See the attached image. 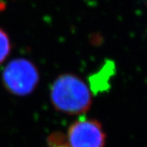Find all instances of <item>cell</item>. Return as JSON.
Here are the masks:
<instances>
[{
	"instance_id": "cell-2",
	"label": "cell",
	"mask_w": 147,
	"mask_h": 147,
	"mask_svg": "<svg viewBox=\"0 0 147 147\" xmlns=\"http://www.w3.org/2000/svg\"><path fill=\"white\" fill-rule=\"evenodd\" d=\"M39 80L36 67L26 59H15L6 66L3 81L9 92L19 96L30 93Z\"/></svg>"
},
{
	"instance_id": "cell-1",
	"label": "cell",
	"mask_w": 147,
	"mask_h": 147,
	"mask_svg": "<svg viewBox=\"0 0 147 147\" xmlns=\"http://www.w3.org/2000/svg\"><path fill=\"white\" fill-rule=\"evenodd\" d=\"M51 99L57 110L67 114H81L89 109L92 96L82 79L73 74H62L53 82Z\"/></svg>"
},
{
	"instance_id": "cell-5",
	"label": "cell",
	"mask_w": 147,
	"mask_h": 147,
	"mask_svg": "<svg viewBox=\"0 0 147 147\" xmlns=\"http://www.w3.org/2000/svg\"><path fill=\"white\" fill-rule=\"evenodd\" d=\"M53 147H69L67 145H64V144H56L53 145Z\"/></svg>"
},
{
	"instance_id": "cell-4",
	"label": "cell",
	"mask_w": 147,
	"mask_h": 147,
	"mask_svg": "<svg viewBox=\"0 0 147 147\" xmlns=\"http://www.w3.org/2000/svg\"><path fill=\"white\" fill-rule=\"evenodd\" d=\"M10 52V39L6 32L0 28V64L7 58Z\"/></svg>"
},
{
	"instance_id": "cell-3",
	"label": "cell",
	"mask_w": 147,
	"mask_h": 147,
	"mask_svg": "<svg viewBox=\"0 0 147 147\" xmlns=\"http://www.w3.org/2000/svg\"><path fill=\"white\" fill-rule=\"evenodd\" d=\"M67 142L69 147H104L105 135L99 122L83 117L69 127Z\"/></svg>"
}]
</instances>
